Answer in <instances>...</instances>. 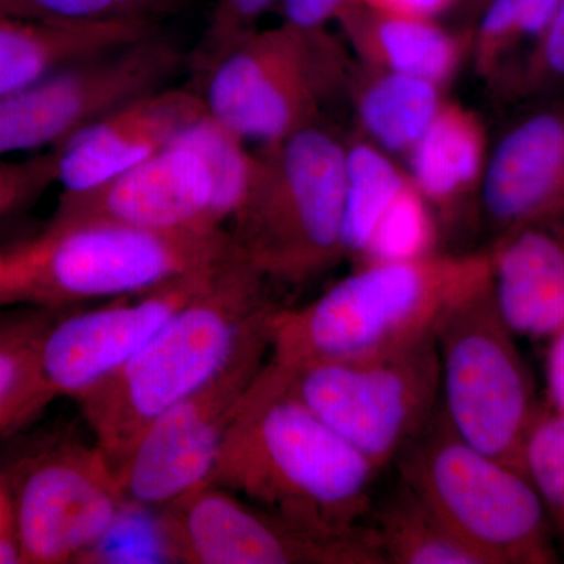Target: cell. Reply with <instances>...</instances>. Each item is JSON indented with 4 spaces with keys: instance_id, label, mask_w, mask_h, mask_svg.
<instances>
[{
    "instance_id": "4dcf8cb0",
    "label": "cell",
    "mask_w": 564,
    "mask_h": 564,
    "mask_svg": "<svg viewBox=\"0 0 564 564\" xmlns=\"http://www.w3.org/2000/svg\"><path fill=\"white\" fill-rule=\"evenodd\" d=\"M46 20L63 22L144 21L174 14L185 0H28Z\"/></svg>"
},
{
    "instance_id": "30bf717a",
    "label": "cell",
    "mask_w": 564,
    "mask_h": 564,
    "mask_svg": "<svg viewBox=\"0 0 564 564\" xmlns=\"http://www.w3.org/2000/svg\"><path fill=\"white\" fill-rule=\"evenodd\" d=\"M158 530L165 555L180 563L386 564L369 524L325 536L218 486L162 507Z\"/></svg>"
},
{
    "instance_id": "5b68a950",
    "label": "cell",
    "mask_w": 564,
    "mask_h": 564,
    "mask_svg": "<svg viewBox=\"0 0 564 564\" xmlns=\"http://www.w3.org/2000/svg\"><path fill=\"white\" fill-rule=\"evenodd\" d=\"M345 150L321 120L256 152L250 188L226 231L265 280L306 284L345 258Z\"/></svg>"
},
{
    "instance_id": "44dd1931",
    "label": "cell",
    "mask_w": 564,
    "mask_h": 564,
    "mask_svg": "<svg viewBox=\"0 0 564 564\" xmlns=\"http://www.w3.org/2000/svg\"><path fill=\"white\" fill-rule=\"evenodd\" d=\"M336 22L359 65L419 77L444 87L462 66L467 41L429 18L348 3Z\"/></svg>"
},
{
    "instance_id": "7c38bea8",
    "label": "cell",
    "mask_w": 564,
    "mask_h": 564,
    "mask_svg": "<svg viewBox=\"0 0 564 564\" xmlns=\"http://www.w3.org/2000/svg\"><path fill=\"white\" fill-rule=\"evenodd\" d=\"M182 61L180 47L155 32L0 96V159L55 150L110 111L165 87Z\"/></svg>"
},
{
    "instance_id": "74e56055",
    "label": "cell",
    "mask_w": 564,
    "mask_h": 564,
    "mask_svg": "<svg viewBox=\"0 0 564 564\" xmlns=\"http://www.w3.org/2000/svg\"><path fill=\"white\" fill-rule=\"evenodd\" d=\"M0 13L32 18V20H46L28 0H0Z\"/></svg>"
},
{
    "instance_id": "d4e9b609",
    "label": "cell",
    "mask_w": 564,
    "mask_h": 564,
    "mask_svg": "<svg viewBox=\"0 0 564 564\" xmlns=\"http://www.w3.org/2000/svg\"><path fill=\"white\" fill-rule=\"evenodd\" d=\"M562 0H488L473 40L480 76L508 87Z\"/></svg>"
},
{
    "instance_id": "4316f807",
    "label": "cell",
    "mask_w": 564,
    "mask_h": 564,
    "mask_svg": "<svg viewBox=\"0 0 564 564\" xmlns=\"http://www.w3.org/2000/svg\"><path fill=\"white\" fill-rule=\"evenodd\" d=\"M173 143L196 152L206 163L215 185V218L218 226L226 229L250 188L256 152L248 150L247 141L207 113Z\"/></svg>"
},
{
    "instance_id": "d590c367",
    "label": "cell",
    "mask_w": 564,
    "mask_h": 564,
    "mask_svg": "<svg viewBox=\"0 0 564 564\" xmlns=\"http://www.w3.org/2000/svg\"><path fill=\"white\" fill-rule=\"evenodd\" d=\"M370 9L388 13L406 14V17L436 20L455 6L458 0H356Z\"/></svg>"
},
{
    "instance_id": "9c48e42d",
    "label": "cell",
    "mask_w": 564,
    "mask_h": 564,
    "mask_svg": "<svg viewBox=\"0 0 564 564\" xmlns=\"http://www.w3.org/2000/svg\"><path fill=\"white\" fill-rule=\"evenodd\" d=\"M505 322L492 282L459 304L436 332L441 410L459 436L522 469L527 433L540 411L536 388Z\"/></svg>"
},
{
    "instance_id": "6da1fadb",
    "label": "cell",
    "mask_w": 564,
    "mask_h": 564,
    "mask_svg": "<svg viewBox=\"0 0 564 564\" xmlns=\"http://www.w3.org/2000/svg\"><path fill=\"white\" fill-rule=\"evenodd\" d=\"M381 470L300 402L267 359L223 441L209 486L345 536L367 525Z\"/></svg>"
},
{
    "instance_id": "e0dca14e",
    "label": "cell",
    "mask_w": 564,
    "mask_h": 564,
    "mask_svg": "<svg viewBox=\"0 0 564 564\" xmlns=\"http://www.w3.org/2000/svg\"><path fill=\"white\" fill-rule=\"evenodd\" d=\"M480 207L497 236L564 215V104L514 122L489 151Z\"/></svg>"
},
{
    "instance_id": "836d02e7",
    "label": "cell",
    "mask_w": 564,
    "mask_h": 564,
    "mask_svg": "<svg viewBox=\"0 0 564 564\" xmlns=\"http://www.w3.org/2000/svg\"><path fill=\"white\" fill-rule=\"evenodd\" d=\"M350 2L352 0H282V17L304 31H323Z\"/></svg>"
},
{
    "instance_id": "9a60e30c",
    "label": "cell",
    "mask_w": 564,
    "mask_h": 564,
    "mask_svg": "<svg viewBox=\"0 0 564 564\" xmlns=\"http://www.w3.org/2000/svg\"><path fill=\"white\" fill-rule=\"evenodd\" d=\"M52 220L113 223L162 234L223 231L206 163L176 143L90 191L63 192Z\"/></svg>"
},
{
    "instance_id": "4fadbf2b",
    "label": "cell",
    "mask_w": 564,
    "mask_h": 564,
    "mask_svg": "<svg viewBox=\"0 0 564 564\" xmlns=\"http://www.w3.org/2000/svg\"><path fill=\"white\" fill-rule=\"evenodd\" d=\"M270 344L258 345L140 433L117 463L128 503L162 508L209 486L210 475L242 397L261 372Z\"/></svg>"
},
{
    "instance_id": "52a82bcc",
    "label": "cell",
    "mask_w": 564,
    "mask_h": 564,
    "mask_svg": "<svg viewBox=\"0 0 564 564\" xmlns=\"http://www.w3.org/2000/svg\"><path fill=\"white\" fill-rule=\"evenodd\" d=\"M209 117L247 143L269 147L322 120L337 91L350 88V62L323 31L282 21L251 29L195 58Z\"/></svg>"
},
{
    "instance_id": "8992f818",
    "label": "cell",
    "mask_w": 564,
    "mask_h": 564,
    "mask_svg": "<svg viewBox=\"0 0 564 564\" xmlns=\"http://www.w3.org/2000/svg\"><path fill=\"white\" fill-rule=\"evenodd\" d=\"M400 484L485 564H554L558 545L524 470L464 441L443 410L395 459Z\"/></svg>"
},
{
    "instance_id": "e575fe53",
    "label": "cell",
    "mask_w": 564,
    "mask_h": 564,
    "mask_svg": "<svg viewBox=\"0 0 564 564\" xmlns=\"http://www.w3.org/2000/svg\"><path fill=\"white\" fill-rule=\"evenodd\" d=\"M545 344V403L564 413V328Z\"/></svg>"
},
{
    "instance_id": "ba28073f",
    "label": "cell",
    "mask_w": 564,
    "mask_h": 564,
    "mask_svg": "<svg viewBox=\"0 0 564 564\" xmlns=\"http://www.w3.org/2000/svg\"><path fill=\"white\" fill-rule=\"evenodd\" d=\"M272 364L289 391L381 473L441 406L436 336L369 358Z\"/></svg>"
},
{
    "instance_id": "f35d334b",
    "label": "cell",
    "mask_w": 564,
    "mask_h": 564,
    "mask_svg": "<svg viewBox=\"0 0 564 564\" xmlns=\"http://www.w3.org/2000/svg\"><path fill=\"white\" fill-rule=\"evenodd\" d=\"M473 2L474 7H480V10L484 9L485 3L488 2V0H470Z\"/></svg>"
},
{
    "instance_id": "1f68e13d",
    "label": "cell",
    "mask_w": 564,
    "mask_h": 564,
    "mask_svg": "<svg viewBox=\"0 0 564 564\" xmlns=\"http://www.w3.org/2000/svg\"><path fill=\"white\" fill-rule=\"evenodd\" d=\"M57 182L54 151L24 161L0 159V221L33 206Z\"/></svg>"
},
{
    "instance_id": "603a6c76",
    "label": "cell",
    "mask_w": 564,
    "mask_h": 564,
    "mask_svg": "<svg viewBox=\"0 0 564 564\" xmlns=\"http://www.w3.org/2000/svg\"><path fill=\"white\" fill-rule=\"evenodd\" d=\"M367 524L386 564H485L421 497L403 484L375 502Z\"/></svg>"
},
{
    "instance_id": "f546056e",
    "label": "cell",
    "mask_w": 564,
    "mask_h": 564,
    "mask_svg": "<svg viewBox=\"0 0 564 564\" xmlns=\"http://www.w3.org/2000/svg\"><path fill=\"white\" fill-rule=\"evenodd\" d=\"M507 90L527 99L552 98L564 91V0Z\"/></svg>"
},
{
    "instance_id": "5bb4252c",
    "label": "cell",
    "mask_w": 564,
    "mask_h": 564,
    "mask_svg": "<svg viewBox=\"0 0 564 564\" xmlns=\"http://www.w3.org/2000/svg\"><path fill=\"white\" fill-rule=\"evenodd\" d=\"M229 258L148 291L115 299L109 306L73 314L57 311L40 344L36 370L41 410L55 397H70L77 402L117 372L214 281Z\"/></svg>"
},
{
    "instance_id": "d6986e66",
    "label": "cell",
    "mask_w": 564,
    "mask_h": 564,
    "mask_svg": "<svg viewBox=\"0 0 564 564\" xmlns=\"http://www.w3.org/2000/svg\"><path fill=\"white\" fill-rule=\"evenodd\" d=\"M489 151L481 118L463 104L445 101L404 155L408 177L432 206L440 225L451 226L470 199L481 195Z\"/></svg>"
},
{
    "instance_id": "ffe728a7",
    "label": "cell",
    "mask_w": 564,
    "mask_h": 564,
    "mask_svg": "<svg viewBox=\"0 0 564 564\" xmlns=\"http://www.w3.org/2000/svg\"><path fill=\"white\" fill-rule=\"evenodd\" d=\"M155 32V24L144 21L63 22L0 13V96Z\"/></svg>"
},
{
    "instance_id": "484cf974",
    "label": "cell",
    "mask_w": 564,
    "mask_h": 564,
    "mask_svg": "<svg viewBox=\"0 0 564 564\" xmlns=\"http://www.w3.org/2000/svg\"><path fill=\"white\" fill-rule=\"evenodd\" d=\"M55 313L33 307L0 322V433L21 426L41 410L39 350Z\"/></svg>"
},
{
    "instance_id": "83f0119b",
    "label": "cell",
    "mask_w": 564,
    "mask_h": 564,
    "mask_svg": "<svg viewBox=\"0 0 564 564\" xmlns=\"http://www.w3.org/2000/svg\"><path fill=\"white\" fill-rule=\"evenodd\" d=\"M521 463L564 554V413L541 404L527 433Z\"/></svg>"
},
{
    "instance_id": "f1b7e54d",
    "label": "cell",
    "mask_w": 564,
    "mask_h": 564,
    "mask_svg": "<svg viewBox=\"0 0 564 564\" xmlns=\"http://www.w3.org/2000/svg\"><path fill=\"white\" fill-rule=\"evenodd\" d=\"M440 223L422 193L408 180L378 223L359 263L408 261L436 252Z\"/></svg>"
},
{
    "instance_id": "2e32d148",
    "label": "cell",
    "mask_w": 564,
    "mask_h": 564,
    "mask_svg": "<svg viewBox=\"0 0 564 564\" xmlns=\"http://www.w3.org/2000/svg\"><path fill=\"white\" fill-rule=\"evenodd\" d=\"M206 113L202 96L191 88L147 93L52 150L57 182L70 193L98 187L165 150Z\"/></svg>"
},
{
    "instance_id": "cb8c5ba5",
    "label": "cell",
    "mask_w": 564,
    "mask_h": 564,
    "mask_svg": "<svg viewBox=\"0 0 564 564\" xmlns=\"http://www.w3.org/2000/svg\"><path fill=\"white\" fill-rule=\"evenodd\" d=\"M408 173L391 154L361 139L345 150L344 251L361 259L378 223L404 185Z\"/></svg>"
},
{
    "instance_id": "3957f363",
    "label": "cell",
    "mask_w": 564,
    "mask_h": 564,
    "mask_svg": "<svg viewBox=\"0 0 564 564\" xmlns=\"http://www.w3.org/2000/svg\"><path fill=\"white\" fill-rule=\"evenodd\" d=\"M492 282L491 254L432 252L367 262L302 307H280L269 361L369 358L436 336L445 317Z\"/></svg>"
},
{
    "instance_id": "ac0fdd59",
    "label": "cell",
    "mask_w": 564,
    "mask_h": 564,
    "mask_svg": "<svg viewBox=\"0 0 564 564\" xmlns=\"http://www.w3.org/2000/svg\"><path fill=\"white\" fill-rule=\"evenodd\" d=\"M492 293L519 339L547 343L564 328V217L496 237L489 248Z\"/></svg>"
},
{
    "instance_id": "8fae6325",
    "label": "cell",
    "mask_w": 564,
    "mask_h": 564,
    "mask_svg": "<svg viewBox=\"0 0 564 564\" xmlns=\"http://www.w3.org/2000/svg\"><path fill=\"white\" fill-rule=\"evenodd\" d=\"M9 497L22 564L80 562L117 524L128 500L98 444H50L11 470Z\"/></svg>"
},
{
    "instance_id": "7a4b0ae2",
    "label": "cell",
    "mask_w": 564,
    "mask_h": 564,
    "mask_svg": "<svg viewBox=\"0 0 564 564\" xmlns=\"http://www.w3.org/2000/svg\"><path fill=\"white\" fill-rule=\"evenodd\" d=\"M269 282L234 251L214 281L150 343L77 400L95 443L115 466L155 417L243 352L270 344L281 306L270 299Z\"/></svg>"
},
{
    "instance_id": "7402d4cb",
    "label": "cell",
    "mask_w": 564,
    "mask_h": 564,
    "mask_svg": "<svg viewBox=\"0 0 564 564\" xmlns=\"http://www.w3.org/2000/svg\"><path fill=\"white\" fill-rule=\"evenodd\" d=\"M359 66V73H351L348 90L366 140L388 154L406 155L443 109L444 87Z\"/></svg>"
},
{
    "instance_id": "ab89813d",
    "label": "cell",
    "mask_w": 564,
    "mask_h": 564,
    "mask_svg": "<svg viewBox=\"0 0 564 564\" xmlns=\"http://www.w3.org/2000/svg\"><path fill=\"white\" fill-rule=\"evenodd\" d=\"M563 217H564V215H563Z\"/></svg>"
},
{
    "instance_id": "277c9868",
    "label": "cell",
    "mask_w": 564,
    "mask_h": 564,
    "mask_svg": "<svg viewBox=\"0 0 564 564\" xmlns=\"http://www.w3.org/2000/svg\"><path fill=\"white\" fill-rule=\"evenodd\" d=\"M232 252L226 229L162 234L113 223L51 220L33 239L0 247V307L62 311L120 299Z\"/></svg>"
},
{
    "instance_id": "d6a6232c",
    "label": "cell",
    "mask_w": 564,
    "mask_h": 564,
    "mask_svg": "<svg viewBox=\"0 0 564 564\" xmlns=\"http://www.w3.org/2000/svg\"><path fill=\"white\" fill-rule=\"evenodd\" d=\"M281 2L282 0H217L195 58L204 57L240 33L251 31L262 14Z\"/></svg>"
},
{
    "instance_id": "8d00e7d4",
    "label": "cell",
    "mask_w": 564,
    "mask_h": 564,
    "mask_svg": "<svg viewBox=\"0 0 564 564\" xmlns=\"http://www.w3.org/2000/svg\"><path fill=\"white\" fill-rule=\"evenodd\" d=\"M22 564V552L17 530H14L13 516L10 502L0 510V564Z\"/></svg>"
}]
</instances>
